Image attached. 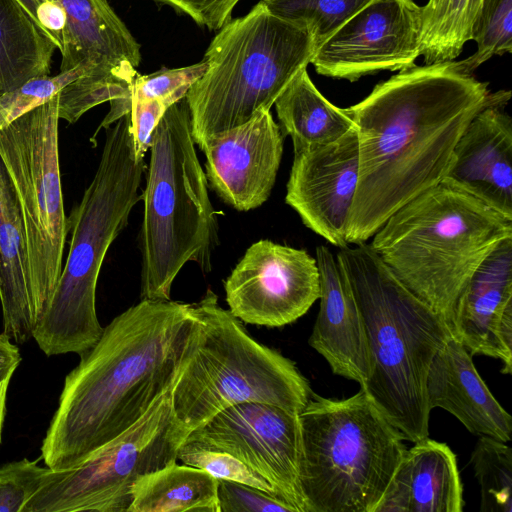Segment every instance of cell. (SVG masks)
I'll list each match as a JSON object with an SVG mask.
<instances>
[{
	"mask_svg": "<svg viewBox=\"0 0 512 512\" xmlns=\"http://www.w3.org/2000/svg\"><path fill=\"white\" fill-rule=\"evenodd\" d=\"M273 15L305 28L316 47L370 0H260Z\"/></svg>",
	"mask_w": 512,
	"mask_h": 512,
	"instance_id": "obj_29",
	"label": "cell"
},
{
	"mask_svg": "<svg viewBox=\"0 0 512 512\" xmlns=\"http://www.w3.org/2000/svg\"><path fill=\"white\" fill-rule=\"evenodd\" d=\"M320 308L309 345L338 376L360 386L371 372L365 327L348 277L327 246L316 248Z\"/></svg>",
	"mask_w": 512,
	"mask_h": 512,
	"instance_id": "obj_19",
	"label": "cell"
},
{
	"mask_svg": "<svg viewBox=\"0 0 512 512\" xmlns=\"http://www.w3.org/2000/svg\"><path fill=\"white\" fill-rule=\"evenodd\" d=\"M0 303L3 332L23 344L40 320L35 308L17 193L0 156Z\"/></svg>",
	"mask_w": 512,
	"mask_h": 512,
	"instance_id": "obj_22",
	"label": "cell"
},
{
	"mask_svg": "<svg viewBox=\"0 0 512 512\" xmlns=\"http://www.w3.org/2000/svg\"><path fill=\"white\" fill-rule=\"evenodd\" d=\"M97 68L114 69L94 60H85L69 71L60 72L53 77H36L17 89L0 94V130L23 114L49 101L72 81Z\"/></svg>",
	"mask_w": 512,
	"mask_h": 512,
	"instance_id": "obj_32",
	"label": "cell"
},
{
	"mask_svg": "<svg viewBox=\"0 0 512 512\" xmlns=\"http://www.w3.org/2000/svg\"><path fill=\"white\" fill-rule=\"evenodd\" d=\"M422 7L414 0H370L317 48L318 74L357 81L382 70L415 65L420 54Z\"/></svg>",
	"mask_w": 512,
	"mask_h": 512,
	"instance_id": "obj_14",
	"label": "cell"
},
{
	"mask_svg": "<svg viewBox=\"0 0 512 512\" xmlns=\"http://www.w3.org/2000/svg\"><path fill=\"white\" fill-rule=\"evenodd\" d=\"M274 105L280 128L291 137L294 152L332 143L356 128L343 108L320 93L307 68L293 78Z\"/></svg>",
	"mask_w": 512,
	"mask_h": 512,
	"instance_id": "obj_25",
	"label": "cell"
},
{
	"mask_svg": "<svg viewBox=\"0 0 512 512\" xmlns=\"http://www.w3.org/2000/svg\"><path fill=\"white\" fill-rule=\"evenodd\" d=\"M206 67V62L202 60L186 67L162 68L148 75L137 74L131 86L130 97L109 102L110 110L107 115L115 113L128 101L161 100L171 106L186 96L191 85L203 75Z\"/></svg>",
	"mask_w": 512,
	"mask_h": 512,
	"instance_id": "obj_33",
	"label": "cell"
},
{
	"mask_svg": "<svg viewBox=\"0 0 512 512\" xmlns=\"http://www.w3.org/2000/svg\"><path fill=\"white\" fill-rule=\"evenodd\" d=\"M359 179L356 128L325 145L294 152L285 201L306 227L330 244L348 247L346 226Z\"/></svg>",
	"mask_w": 512,
	"mask_h": 512,
	"instance_id": "obj_15",
	"label": "cell"
},
{
	"mask_svg": "<svg viewBox=\"0 0 512 512\" xmlns=\"http://www.w3.org/2000/svg\"><path fill=\"white\" fill-rule=\"evenodd\" d=\"M220 512H295L279 497L258 488L226 480L218 482Z\"/></svg>",
	"mask_w": 512,
	"mask_h": 512,
	"instance_id": "obj_37",
	"label": "cell"
},
{
	"mask_svg": "<svg viewBox=\"0 0 512 512\" xmlns=\"http://www.w3.org/2000/svg\"><path fill=\"white\" fill-rule=\"evenodd\" d=\"M315 51L305 28L273 15L261 1L230 20L212 39L206 70L185 96L194 143L201 148L212 136L270 110Z\"/></svg>",
	"mask_w": 512,
	"mask_h": 512,
	"instance_id": "obj_7",
	"label": "cell"
},
{
	"mask_svg": "<svg viewBox=\"0 0 512 512\" xmlns=\"http://www.w3.org/2000/svg\"><path fill=\"white\" fill-rule=\"evenodd\" d=\"M484 0H428L422 7L420 54L425 64L453 61L471 40Z\"/></svg>",
	"mask_w": 512,
	"mask_h": 512,
	"instance_id": "obj_27",
	"label": "cell"
},
{
	"mask_svg": "<svg viewBox=\"0 0 512 512\" xmlns=\"http://www.w3.org/2000/svg\"><path fill=\"white\" fill-rule=\"evenodd\" d=\"M12 374L1 375L0 376V442L2 437V429L3 423L6 414V402H7V394L8 388L10 384V380L12 378Z\"/></svg>",
	"mask_w": 512,
	"mask_h": 512,
	"instance_id": "obj_41",
	"label": "cell"
},
{
	"mask_svg": "<svg viewBox=\"0 0 512 512\" xmlns=\"http://www.w3.org/2000/svg\"><path fill=\"white\" fill-rule=\"evenodd\" d=\"M36 16L40 25L52 35L61 46V33L66 25V13L62 5L54 0H45L39 4Z\"/></svg>",
	"mask_w": 512,
	"mask_h": 512,
	"instance_id": "obj_39",
	"label": "cell"
},
{
	"mask_svg": "<svg viewBox=\"0 0 512 512\" xmlns=\"http://www.w3.org/2000/svg\"><path fill=\"white\" fill-rule=\"evenodd\" d=\"M195 145L184 97L166 110L149 149L138 235L141 300H171L172 284L186 263L205 274L212 270L219 223Z\"/></svg>",
	"mask_w": 512,
	"mask_h": 512,
	"instance_id": "obj_6",
	"label": "cell"
},
{
	"mask_svg": "<svg viewBox=\"0 0 512 512\" xmlns=\"http://www.w3.org/2000/svg\"><path fill=\"white\" fill-rule=\"evenodd\" d=\"M510 91L492 93L459 138L442 183L512 218V119Z\"/></svg>",
	"mask_w": 512,
	"mask_h": 512,
	"instance_id": "obj_17",
	"label": "cell"
},
{
	"mask_svg": "<svg viewBox=\"0 0 512 512\" xmlns=\"http://www.w3.org/2000/svg\"><path fill=\"white\" fill-rule=\"evenodd\" d=\"M426 396L430 410L442 408L476 435L509 442L512 418L479 375L472 355L453 336L429 367Z\"/></svg>",
	"mask_w": 512,
	"mask_h": 512,
	"instance_id": "obj_20",
	"label": "cell"
},
{
	"mask_svg": "<svg viewBox=\"0 0 512 512\" xmlns=\"http://www.w3.org/2000/svg\"><path fill=\"white\" fill-rule=\"evenodd\" d=\"M190 16L197 24L220 30L231 20L233 8L240 0H155Z\"/></svg>",
	"mask_w": 512,
	"mask_h": 512,
	"instance_id": "obj_38",
	"label": "cell"
},
{
	"mask_svg": "<svg viewBox=\"0 0 512 512\" xmlns=\"http://www.w3.org/2000/svg\"><path fill=\"white\" fill-rule=\"evenodd\" d=\"M105 131L95 175L67 217L71 240L65 264L33 333L46 356L80 355L99 340L103 328L96 312V287L101 266L133 207L143 199L146 164L135 157L129 114Z\"/></svg>",
	"mask_w": 512,
	"mask_h": 512,
	"instance_id": "obj_5",
	"label": "cell"
},
{
	"mask_svg": "<svg viewBox=\"0 0 512 512\" xmlns=\"http://www.w3.org/2000/svg\"><path fill=\"white\" fill-rule=\"evenodd\" d=\"M48 467L24 458L0 467V512H22L39 489Z\"/></svg>",
	"mask_w": 512,
	"mask_h": 512,
	"instance_id": "obj_35",
	"label": "cell"
},
{
	"mask_svg": "<svg viewBox=\"0 0 512 512\" xmlns=\"http://www.w3.org/2000/svg\"><path fill=\"white\" fill-rule=\"evenodd\" d=\"M470 463L480 488L481 512H512V450L501 440L480 436Z\"/></svg>",
	"mask_w": 512,
	"mask_h": 512,
	"instance_id": "obj_28",
	"label": "cell"
},
{
	"mask_svg": "<svg viewBox=\"0 0 512 512\" xmlns=\"http://www.w3.org/2000/svg\"><path fill=\"white\" fill-rule=\"evenodd\" d=\"M464 504L456 455L427 437L406 449L375 512H462Z\"/></svg>",
	"mask_w": 512,
	"mask_h": 512,
	"instance_id": "obj_21",
	"label": "cell"
},
{
	"mask_svg": "<svg viewBox=\"0 0 512 512\" xmlns=\"http://www.w3.org/2000/svg\"><path fill=\"white\" fill-rule=\"evenodd\" d=\"M186 439L233 455L264 477L295 512H307L298 474L299 413L267 403H241L219 412Z\"/></svg>",
	"mask_w": 512,
	"mask_h": 512,
	"instance_id": "obj_12",
	"label": "cell"
},
{
	"mask_svg": "<svg viewBox=\"0 0 512 512\" xmlns=\"http://www.w3.org/2000/svg\"><path fill=\"white\" fill-rule=\"evenodd\" d=\"M452 336L473 355L502 362L512 372V237L500 242L476 269L454 310Z\"/></svg>",
	"mask_w": 512,
	"mask_h": 512,
	"instance_id": "obj_18",
	"label": "cell"
},
{
	"mask_svg": "<svg viewBox=\"0 0 512 512\" xmlns=\"http://www.w3.org/2000/svg\"><path fill=\"white\" fill-rule=\"evenodd\" d=\"M224 290L229 311L243 323L282 327L319 299L317 262L305 250L262 239L246 250Z\"/></svg>",
	"mask_w": 512,
	"mask_h": 512,
	"instance_id": "obj_13",
	"label": "cell"
},
{
	"mask_svg": "<svg viewBox=\"0 0 512 512\" xmlns=\"http://www.w3.org/2000/svg\"><path fill=\"white\" fill-rule=\"evenodd\" d=\"M18 346L4 332L0 334V376L14 374L21 362Z\"/></svg>",
	"mask_w": 512,
	"mask_h": 512,
	"instance_id": "obj_40",
	"label": "cell"
},
{
	"mask_svg": "<svg viewBox=\"0 0 512 512\" xmlns=\"http://www.w3.org/2000/svg\"><path fill=\"white\" fill-rule=\"evenodd\" d=\"M58 100L56 94L0 130V156L22 212L39 318L60 278L68 233L59 165Z\"/></svg>",
	"mask_w": 512,
	"mask_h": 512,
	"instance_id": "obj_11",
	"label": "cell"
},
{
	"mask_svg": "<svg viewBox=\"0 0 512 512\" xmlns=\"http://www.w3.org/2000/svg\"><path fill=\"white\" fill-rule=\"evenodd\" d=\"M169 107L161 100L128 101L115 113L106 115L96 132L108 128L118 119L129 114V132L135 157L142 160L151 147L153 133L158 123Z\"/></svg>",
	"mask_w": 512,
	"mask_h": 512,
	"instance_id": "obj_36",
	"label": "cell"
},
{
	"mask_svg": "<svg viewBox=\"0 0 512 512\" xmlns=\"http://www.w3.org/2000/svg\"><path fill=\"white\" fill-rule=\"evenodd\" d=\"M471 40L476 51L469 57L454 61L458 70L473 72L494 55L512 51V0H484L472 29Z\"/></svg>",
	"mask_w": 512,
	"mask_h": 512,
	"instance_id": "obj_31",
	"label": "cell"
},
{
	"mask_svg": "<svg viewBox=\"0 0 512 512\" xmlns=\"http://www.w3.org/2000/svg\"><path fill=\"white\" fill-rule=\"evenodd\" d=\"M512 218L442 182L395 211L369 244L394 276L453 329L454 310Z\"/></svg>",
	"mask_w": 512,
	"mask_h": 512,
	"instance_id": "obj_4",
	"label": "cell"
},
{
	"mask_svg": "<svg viewBox=\"0 0 512 512\" xmlns=\"http://www.w3.org/2000/svg\"><path fill=\"white\" fill-rule=\"evenodd\" d=\"M491 96L487 82L453 60L402 69L343 108L359 147L348 244L365 243L395 211L441 182L459 138Z\"/></svg>",
	"mask_w": 512,
	"mask_h": 512,
	"instance_id": "obj_1",
	"label": "cell"
},
{
	"mask_svg": "<svg viewBox=\"0 0 512 512\" xmlns=\"http://www.w3.org/2000/svg\"><path fill=\"white\" fill-rule=\"evenodd\" d=\"M177 460L204 470L217 480L246 484L277 496L264 477L227 452L186 439L178 450Z\"/></svg>",
	"mask_w": 512,
	"mask_h": 512,
	"instance_id": "obj_34",
	"label": "cell"
},
{
	"mask_svg": "<svg viewBox=\"0 0 512 512\" xmlns=\"http://www.w3.org/2000/svg\"><path fill=\"white\" fill-rule=\"evenodd\" d=\"M284 134L270 110L214 135L200 148L210 188L227 205L246 212L264 204L274 187Z\"/></svg>",
	"mask_w": 512,
	"mask_h": 512,
	"instance_id": "obj_16",
	"label": "cell"
},
{
	"mask_svg": "<svg viewBox=\"0 0 512 512\" xmlns=\"http://www.w3.org/2000/svg\"><path fill=\"white\" fill-rule=\"evenodd\" d=\"M190 304L141 300L116 316L67 374L41 446L50 469L75 465L171 390L191 350Z\"/></svg>",
	"mask_w": 512,
	"mask_h": 512,
	"instance_id": "obj_2",
	"label": "cell"
},
{
	"mask_svg": "<svg viewBox=\"0 0 512 512\" xmlns=\"http://www.w3.org/2000/svg\"><path fill=\"white\" fill-rule=\"evenodd\" d=\"M299 424L306 511L375 512L407 448L365 390L343 399L313 394Z\"/></svg>",
	"mask_w": 512,
	"mask_h": 512,
	"instance_id": "obj_8",
	"label": "cell"
},
{
	"mask_svg": "<svg viewBox=\"0 0 512 512\" xmlns=\"http://www.w3.org/2000/svg\"><path fill=\"white\" fill-rule=\"evenodd\" d=\"M189 358L172 388L177 419L190 432L231 406L260 402L300 413L313 396L296 364L257 342L207 289L189 306Z\"/></svg>",
	"mask_w": 512,
	"mask_h": 512,
	"instance_id": "obj_9",
	"label": "cell"
},
{
	"mask_svg": "<svg viewBox=\"0 0 512 512\" xmlns=\"http://www.w3.org/2000/svg\"><path fill=\"white\" fill-rule=\"evenodd\" d=\"M134 76L97 68L66 85L58 94V116L74 124L88 110L104 102L130 97Z\"/></svg>",
	"mask_w": 512,
	"mask_h": 512,
	"instance_id": "obj_30",
	"label": "cell"
},
{
	"mask_svg": "<svg viewBox=\"0 0 512 512\" xmlns=\"http://www.w3.org/2000/svg\"><path fill=\"white\" fill-rule=\"evenodd\" d=\"M218 482L204 470L174 462L134 482L127 512H220Z\"/></svg>",
	"mask_w": 512,
	"mask_h": 512,
	"instance_id": "obj_26",
	"label": "cell"
},
{
	"mask_svg": "<svg viewBox=\"0 0 512 512\" xmlns=\"http://www.w3.org/2000/svg\"><path fill=\"white\" fill-rule=\"evenodd\" d=\"M189 433L174 413L171 389L135 424L79 463L48 467L22 512H127L134 482L177 462Z\"/></svg>",
	"mask_w": 512,
	"mask_h": 512,
	"instance_id": "obj_10",
	"label": "cell"
},
{
	"mask_svg": "<svg viewBox=\"0 0 512 512\" xmlns=\"http://www.w3.org/2000/svg\"><path fill=\"white\" fill-rule=\"evenodd\" d=\"M23 6L28 10V12L31 14V16L34 18V20L40 25L38 22L36 12L39 4L41 3L40 0H19ZM41 26V25H40ZM42 27V26H41ZM43 28V27H42ZM44 29V28H43ZM45 30V29H44ZM46 31V30H45ZM47 32V31H46ZM48 33V32H47ZM49 34V33H48ZM50 35V34H49ZM52 36V35H50ZM53 37V36H52ZM54 38V37H53ZM55 39V38H54ZM56 40V39H55ZM57 41V40H56ZM58 42V41H57ZM59 43V42H58ZM60 44V43H59ZM61 47V46H60Z\"/></svg>",
	"mask_w": 512,
	"mask_h": 512,
	"instance_id": "obj_42",
	"label": "cell"
},
{
	"mask_svg": "<svg viewBox=\"0 0 512 512\" xmlns=\"http://www.w3.org/2000/svg\"><path fill=\"white\" fill-rule=\"evenodd\" d=\"M54 1L66 13V25L61 33L60 72L69 71L85 60H94L107 67L137 73L140 44L107 0Z\"/></svg>",
	"mask_w": 512,
	"mask_h": 512,
	"instance_id": "obj_23",
	"label": "cell"
},
{
	"mask_svg": "<svg viewBox=\"0 0 512 512\" xmlns=\"http://www.w3.org/2000/svg\"><path fill=\"white\" fill-rule=\"evenodd\" d=\"M336 257L361 312L371 356L370 375L360 387L404 440L421 441L429 436L428 370L451 331L369 244L341 248Z\"/></svg>",
	"mask_w": 512,
	"mask_h": 512,
	"instance_id": "obj_3",
	"label": "cell"
},
{
	"mask_svg": "<svg viewBox=\"0 0 512 512\" xmlns=\"http://www.w3.org/2000/svg\"><path fill=\"white\" fill-rule=\"evenodd\" d=\"M60 44L19 0H0V94L49 75Z\"/></svg>",
	"mask_w": 512,
	"mask_h": 512,
	"instance_id": "obj_24",
	"label": "cell"
}]
</instances>
